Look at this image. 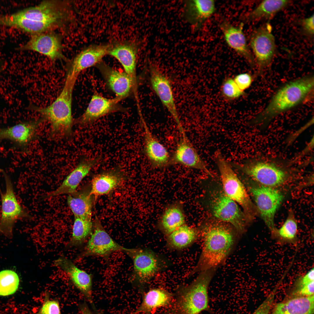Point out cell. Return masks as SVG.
<instances>
[{"label":"cell","mask_w":314,"mask_h":314,"mask_svg":"<svg viewBox=\"0 0 314 314\" xmlns=\"http://www.w3.org/2000/svg\"><path fill=\"white\" fill-rule=\"evenodd\" d=\"M68 3L46 0L35 6L5 16V26L13 27L32 35L49 31L63 26L72 17Z\"/></svg>","instance_id":"6da1fadb"},{"label":"cell","mask_w":314,"mask_h":314,"mask_svg":"<svg viewBox=\"0 0 314 314\" xmlns=\"http://www.w3.org/2000/svg\"><path fill=\"white\" fill-rule=\"evenodd\" d=\"M314 88V77L311 73L286 82L276 91L250 123L265 127L277 117L312 100Z\"/></svg>","instance_id":"7a4b0ae2"},{"label":"cell","mask_w":314,"mask_h":314,"mask_svg":"<svg viewBox=\"0 0 314 314\" xmlns=\"http://www.w3.org/2000/svg\"><path fill=\"white\" fill-rule=\"evenodd\" d=\"M201 230L200 234L203 242L202 250L198 263L190 275L216 268L225 260L237 240L236 234L232 229L222 224H209Z\"/></svg>","instance_id":"3957f363"},{"label":"cell","mask_w":314,"mask_h":314,"mask_svg":"<svg viewBox=\"0 0 314 314\" xmlns=\"http://www.w3.org/2000/svg\"><path fill=\"white\" fill-rule=\"evenodd\" d=\"M216 268L200 272L190 283L175 289L171 306L161 314H199L212 312L209 305L208 288Z\"/></svg>","instance_id":"277c9868"},{"label":"cell","mask_w":314,"mask_h":314,"mask_svg":"<svg viewBox=\"0 0 314 314\" xmlns=\"http://www.w3.org/2000/svg\"><path fill=\"white\" fill-rule=\"evenodd\" d=\"M77 77L67 73L63 88L56 100L48 106H32L44 120L51 125L50 136L53 139H69L73 135L74 121L72 113L73 90Z\"/></svg>","instance_id":"5b68a950"},{"label":"cell","mask_w":314,"mask_h":314,"mask_svg":"<svg viewBox=\"0 0 314 314\" xmlns=\"http://www.w3.org/2000/svg\"><path fill=\"white\" fill-rule=\"evenodd\" d=\"M283 163L270 158L258 157L241 164H231L262 185L273 188L283 183L287 178L286 164Z\"/></svg>","instance_id":"8992f818"},{"label":"cell","mask_w":314,"mask_h":314,"mask_svg":"<svg viewBox=\"0 0 314 314\" xmlns=\"http://www.w3.org/2000/svg\"><path fill=\"white\" fill-rule=\"evenodd\" d=\"M215 159L218 168L223 192L242 209L246 217H251L253 207L246 189L232 168L230 163L217 151Z\"/></svg>","instance_id":"52a82bcc"},{"label":"cell","mask_w":314,"mask_h":314,"mask_svg":"<svg viewBox=\"0 0 314 314\" xmlns=\"http://www.w3.org/2000/svg\"><path fill=\"white\" fill-rule=\"evenodd\" d=\"M128 254L133 263V281L141 290L159 272L167 267L165 260L148 249H132Z\"/></svg>","instance_id":"ba28073f"},{"label":"cell","mask_w":314,"mask_h":314,"mask_svg":"<svg viewBox=\"0 0 314 314\" xmlns=\"http://www.w3.org/2000/svg\"><path fill=\"white\" fill-rule=\"evenodd\" d=\"M272 32L271 26L267 23L254 30L250 37L257 75L270 68L276 53L275 38Z\"/></svg>","instance_id":"9c48e42d"},{"label":"cell","mask_w":314,"mask_h":314,"mask_svg":"<svg viewBox=\"0 0 314 314\" xmlns=\"http://www.w3.org/2000/svg\"><path fill=\"white\" fill-rule=\"evenodd\" d=\"M5 180L6 190L0 191L1 213L0 232L7 236L12 235L14 224L18 220L30 217L26 210L21 205L16 197L13 184L9 175L1 170Z\"/></svg>","instance_id":"30bf717a"},{"label":"cell","mask_w":314,"mask_h":314,"mask_svg":"<svg viewBox=\"0 0 314 314\" xmlns=\"http://www.w3.org/2000/svg\"><path fill=\"white\" fill-rule=\"evenodd\" d=\"M210 207L218 220L231 224L240 233L245 231L246 217L239 205L223 191L215 192L211 197Z\"/></svg>","instance_id":"8fae6325"},{"label":"cell","mask_w":314,"mask_h":314,"mask_svg":"<svg viewBox=\"0 0 314 314\" xmlns=\"http://www.w3.org/2000/svg\"><path fill=\"white\" fill-rule=\"evenodd\" d=\"M249 189L261 217L271 231L275 228L274 215L283 200V195L273 187L262 185Z\"/></svg>","instance_id":"7c38bea8"},{"label":"cell","mask_w":314,"mask_h":314,"mask_svg":"<svg viewBox=\"0 0 314 314\" xmlns=\"http://www.w3.org/2000/svg\"><path fill=\"white\" fill-rule=\"evenodd\" d=\"M63 46L60 36L49 31L32 35L25 44L17 48L18 50H30L46 56L51 60L68 61L63 53Z\"/></svg>","instance_id":"4fadbf2b"},{"label":"cell","mask_w":314,"mask_h":314,"mask_svg":"<svg viewBox=\"0 0 314 314\" xmlns=\"http://www.w3.org/2000/svg\"><path fill=\"white\" fill-rule=\"evenodd\" d=\"M132 249L124 247L115 242L99 222L96 221L94 231L79 258L92 256L107 258L115 251H123L128 254Z\"/></svg>","instance_id":"5bb4252c"},{"label":"cell","mask_w":314,"mask_h":314,"mask_svg":"<svg viewBox=\"0 0 314 314\" xmlns=\"http://www.w3.org/2000/svg\"><path fill=\"white\" fill-rule=\"evenodd\" d=\"M151 87L177 124L179 132L184 130L176 108L171 84L168 78L151 63L149 65Z\"/></svg>","instance_id":"9a60e30c"},{"label":"cell","mask_w":314,"mask_h":314,"mask_svg":"<svg viewBox=\"0 0 314 314\" xmlns=\"http://www.w3.org/2000/svg\"><path fill=\"white\" fill-rule=\"evenodd\" d=\"M121 100L116 97L108 99L95 93L92 95L84 112L75 120L74 123L81 126L90 125L108 114L124 111L125 109L119 104Z\"/></svg>","instance_id":"2e32d148"},{"label":"cell","mask_w":314,"mask_h":314,"mask_svg":"<svg viewBox=\"0 0 314 314\" xmlns=\"http://www.w3.org/2000/svg\"><path fill=\"white\" fill-rule=\"evenodd\" d=\"M219 27L228 46L244 58L252 67H256L253 55L249 47L243 31L244 23L235 26L225 19L219 24Z\"/></svg>","instance_id":"e0dca14e"},{"label":"cell","mask_w":314,"mask_h":314,"mask_svg":"<svg viewBox=\"0 0 314 314\" xmlns=\"http://www.w3.org/2000/svg\"><path fill=\"white\" fill-rule=\"evenodd\" d=\"M44 121L41 118L0 128V142L9 140L18 148L25 151L30 142L36 138L40 124Z\"/></svg>","instance_id":"ac0fdd59"},{"label":"cell","mask_w":314,"mask_h":314,"mask_svg":"<svg viewBox=\"0 0 314 314\" xmlns=\"http://www.w3.org/2000/svg\"><path fill=\"white\" fill-rule=\"evenodd\" d=\"M138 46L131 42H117L110 44L108 54L116 58L131 78L133 85V94L137 96L138 84L136 67Z\"/></svg>","instance_id":"d6986e66"},{"label":"cell","mask_w":314,"mask_h":314,"mask_svg":"<svg viewBox=\"0 0 314 314\" xmlns=\"http://www.w3.org/2000/svg\"><path fill=\"white\" fill-rule=\"evenodd\" d=\"M101 160L100 156L81 159L76 167L66 177L60 185L55 190L47 194L46 197L64 194L69 195L75 192L81 180L93 168L100 163Z\"/></svg>","instance_id":"ffe728a7"},{"label":"cell","mask_w":314,"mask_h":314,"mask_svg":"<svg viewBox=\"0 0 314 314\" xmlns=\"http://www.w3.org/2000/svg\"><path fill=\"white\" fill-rule=\"evenodd\" d=\"M181 137L172 157L171 165L178 164L201 170L211 175L206 165L188 139L185 133Z\"/></svg>","instance_id":"44dd1931"},{"label":"cell","mask_w":314,"mask_h":314,"mask_svg":"<svg viewBox=\"0 0 314 314\" xmlns=\"http://www.w3.org/2000/svg\"><path fill=\"white\" fill-rule=\"evenodd\" d=\"M139 116L144 131V151L151 165L161 168L171 165V157L167 149L154 136L142 115Z\"/></svg>","instance_id":"7402d4cb"},{"label":"cell","mask_w":314,"mask_h":314,"mask_svg":"<svg viewBox=\"0 0 314 314\" xmlns=\"http://www.w3.org/2000/svg\"><path fill=\"white\" fill-rule=\"evenodd\" d=\"M110 46V44H94L84 49L69 63L67 72L78 77L83 70L102 61L108 54Z\"/></svg>","instance_id":"603a6c76"},{"label":"cell","mask_w":314,"mask_h":314,"mask_svg":"<svg viewBox=\"0 0 314 314\" xmlns=\"http://www.w3.org/2000/svg\"><path fill=\"white\" fill-rule=\"evenodd\" d=\"M96 66L101 73L109 88L115 93L116 97L121 100L134 92L132 81L124 72H122L110 67L102 61Z\"/></svg>","instance_id":"cb8c5ba5"},{"label":"cell","mask_w":314,"mask_h":314,"mask_svg":"<svg viewBox=\"0 0 314 314\" xmlns=\"http://www.w3.org/2000/svg\"><path fill=\"white\" fill-rule=\"evenodd\" d=\"M183 7L184 18L196 30L202 28L216 10L215 2L213 0H187Z\"/></svg>","instance_id":"d4e9b609"},{"label":"cell","mask_w":314,"mask_h":314,"mask_svg":"<svg viewBox=\"0 0 314 314\" xmlns=\"http://www.w3.org/2000/svg\"><path fill=\"white\" fill-rule=\"evenodd\" d=\"M54 264L65 272L74 285L92 303L91 275L79 268L64 256L54 261Z\"/></svg>","instance_id":"484cf974"},{"label":"cell","mask_w":314,"mask_h":314,"mask_svg":"<svg viewBox=\"0 0 314 314\" xmlns=\"http://www.w3.org/2000/svg\"><path fill=\"white\" fill-rule=\"evenodd\" d=\"M126 177L119 166L104 171L93 177L90 194L95 196L107 194L120 184Z\"/></svg>","instance_id":"4316f807"},{"label":"cell","mask_w":314,"mask_h":314,"mask_svg":"<svg viewBox=\"0 0 314 314\" xmlns=\"http://www.w3.org/2000/svg\"><path fill=\"white\" fill-rule=\"evenodd\" d=\"M174 295V294L164 288H151L143 293L141 304L132 314H152L158 308H168L172 302Z\"/></svg>","instance_id":"83f0119b"},{"label":"cell","mask_w":314,"mask_h":314,"mask_svg":"<svg viewBox=\"0 0 314 314\" xmlns=\"http://www.w3.org/2000/svg\"><path fill=\"white\" fill-rule=\"evenodd\" d=\"M314 295L298 296L277 304L271 314H313Z\"/></svg>","instance_id":"f1b7e54d"},{"label":"cell","mask_w":314,"mask_h":314,"mask_svg":"<svg viewBox=\"0 0 314 314\" xmlns=\"http://www.w3.org/2000/svg\"><path fill=\"white\" fill-rule=\"evenodd\" d=\"M290 3V1L289 0L263 1L254 10L243 15L241 18L242 20L247 22L270 19Z\"/></svg>","instance_id":"f546056e"},{"label":"cell","mask_w":314,"mask_h":314,"mask_svg":"<svg viewBox=\"0 0 314 314\" xmlns=\"http://www.w3.org/2000/svg\"><path fill=\"white\" fill-rule=\"evenodd\" d=\"M93 196L90 191H80L69 194L67 203L74 217L91 218Z\"/></svg>","instance_id":"4dcf8cb0"},{"label":"cell","mask_w":314,"mask_h":314,"mask_svg":"<svg viewBox=\"0 0 314 314\" xmlns=\"http://www.w3.org/2000/svg\"><path fill=\"white\" fill-rule=\"evenodd\" d=\"M199 233L196 229L184 224L167 236V246L174 249L186 248L197 238Z\"/></svg>","instance_id":"1f68e13d"},{"label":"cell","mask_w":314,"mask_h":314,"mask_svg":"<svg viewBox=\"0 0 314 314\" xmlns=\"http://www.w3.org/2000/svg\"><path fill=\"white\" fill-rule=\"evenodd\" d=\"M185 217L181 208L179 205H172L163 213L159 223L160 230L167 236L184 224Z\"/></svg>","instance_id":"d6a6232c"},{"label":"cell","mask_w":314,"mask_h":314,"mask_svg":"<svg viewBox=\"0 0 314 314\" xmlns=\"http://www.w3.org/2000/svg\"><path fill=\"white\" fill-rule=\"evenodd\" d=\"M297 223L293 216H289L279 229L271 231L272 238L280 244L295 245L298 242Z\"/></svg>","instance_id":"836d02e7"},{"label":"cell","mask_w":314,"mask_h":314,"mask_svg":"<svg viewBox=\"0 0 314 314\" xmlns=\"http://www.w3.org/2000/svg\"><path fill=\"white\" fill-rule=\"evenodd\" d=\"M92 228L91 218L74 217L72 236L67 247L77 246L82 244L90 235Z\"/></svg>","instance_id":"e575fe53"},{"label":"cell","mask_w":314,"mask_h":314,"mask_svg":"<svg viewBox=\"0 0 314 314\" xmlns=\"http://www.w3.org/2000/svg\"><path fill=\"white\" fill-rule=\"evenodd\" d=\"M313 267L303 275L295 279L293 291L298 296H308L314 295V269Z\"/></svg>","instance_id":"d590c367"},{"label":"cell","mask_w":314,"mask_h":314,"mask_svg":"<svg viewBox=\"0 0 314 314\" xmlns=\"http://www.w3.org/2000/svg\"><path fill=\"white\" fill-rule=\"evenodd\" d=\"M19 279L17 274L9 270L0 272V296H5L14 294L17 290Z\"/></svg>","instance_id":"8d00e7d4"},{"label":"cell","mask_w":314,"mask_h":314,"mask_svg":"<svg viewBox=\"0 0 314 314\" xmlns=\"http://www.w3.org/2000/svg\"><path fill=\"white\" fill-rule=\"evenodd\" d=\"M221 94L226 100L232 101L245 95L235 82L233 78H228L222 83L221 89Z\"/></svg>","instance_id":"74e56055"},{"label":"cell","mask_w":314,"mask_h":314,"mask_svg":"<svg viewBox=\"0 0 314 314\" xmlns=\"http://www.w3.org/2000/svg\"><path fill=\"white\" fill-rule=\"evenodd\" d=\"M34 314H61L59 303L56 300H51L46 296L38 311Z\"/></svg>","instance_id":"f35d334b"},{"label":"cell","mask_w":314,"mask_h":314,"mask_svg":"<svg viewBox=\"0 0 314 314\" xmlns=\"http://www.w3.org/2000/svg\"><path fill=\"white\" fill-rule=\"evenodd\" d=\"M233 79L239 89L245 92L251 86L254 76L249 73L245 72L238 74Z\"/></svg>","instance_id":"ab89813d"},{"label":"cell","mask_w":314,"mask_h":314,"mask_svg":"<svg viewBox=\"0 0 314 314\" xmlns=\"http://www.w3.org/2000/svg\"><path fill=\"white\" fill-rule=\"evenodd\" d=\"M277 288L276 287L252 314H269Z\"/></svg>","instance_id":"60d3db41"},{"label":"cell","mask_w":314,"mask_h":314,"mask_svg":"<svg viewBox=\"0 0 314 314\" xmlns=\"http://www.w3.org/2000/svg\"><path fill=\"white\" fill-rule=\"evenodd\" d=\"M314 15L310 17L300 19L299 23L301 26L302 32L311 38L313 37L314 31Z\"/></svg>","instance_id":"b9f144b4"},{"label":"cell","mask_w":314,"mask_h":314,"mask_svg":"<svg viewBox=\"0 0 314 314\" xmlns=\"http://www.w3.org/2000/svg\"><path fill=\"white\" fill-rule=\"evenodd\" d=\"M313 117L312 119H311L308 122L307 124H306L304 126H302L301 128H300L298 131H296L297 132H299V133H297L292 134L291 135H290L289 137L288 138V144H290L291 143L293 142V141L295 140V138L298 136L299 134H300V132H302L305 129H307V128L309 127L310 125H311L312 124H313Z\"/></svg>","instance_id":"7bdbcfd3"},{"label":"cell","mask_w":314,"mask_h":314,"mask_svg":"<svg viewBox=\"0 0 314 314\" xmlns=\"http://www.w3.org/2000/svg\"><path fill=\"white\" fill-rule=\"evenodd\" d=\"M313 136L312 138L311 139V141L308 144L307 146L305 147V149H303L302 151L301 152L300 154H299L298 156L297 157L296 159L298 158H299L300 157H302V156L305 155L306 154H307L308 152L311 150L312 149V147H313Z\"/></svg>","instance_id":"ee69618b"},{"label":"cell","mask_w":314,"mask_h":314,"mask_svg":"<svg viewBox=\"0 0 314 314\" xmlns=\"http://www.w3.org/2000/svg\"><path fill=\"white\" fill-rule=\"evenodd\" d=\"M80 308L82 314H99L93 313L85 303L80 305Z\"/></svg>","instance_id":"f6af8a7d"}]
</instances>
